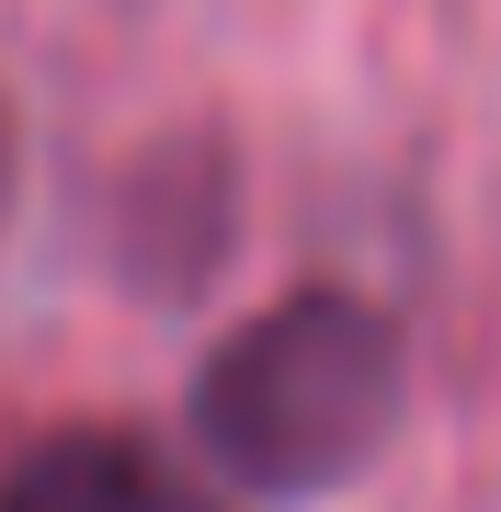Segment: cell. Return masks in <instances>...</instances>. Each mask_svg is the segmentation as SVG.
I'll list each match as a JSON object with an SVG mask.
<instances>
[{
	"label": "cell",
	"instance_id": "cell-1",
	"mask_svg": "<svg viewBox=\"0 0 501 512\" xmlns=\"http://www.w3.org/2000/svg\"><path fill=\"white\" fill-rule=\"evenodd\" d=\"M399 399H410V365H399L388 308H365L342 285H297L262 319H240L217 342V365L194 376V444L228 490L319 501L388 456Z\"/></svg>",
	"mask_w": 501,
	"mask_h": 512
},
{
	"label": "cell",
	"instance_id": "cell-2",
	"mask_svg": "<svg viewBox=\"0 0 501 512\" xmlns=\"http://www.w3.org/2000/svg\"><path fill=\"white\" fill-rule=\"evenodd\" d=\"M0 512H228L183 456H160L149 433H46L0 467Z\"/></svg>",
	"mask_w": 501,
	"mask_h": 512
},
{
	"label": "cell",
	"instance_id": "cell-3",
	"mask_svg": "<svg viewBox=\"0 0 501 512\" xmlns=\"http://www.w3.org/2000/svg\"><path fill=\"white\" fill-rule=\"evenodd\" d=\"M12 160L23 148H12V103H0V217H12Z\"/></svg>",
	"mask_w": 501,
	"mask_h": 512
}]
</instances>
